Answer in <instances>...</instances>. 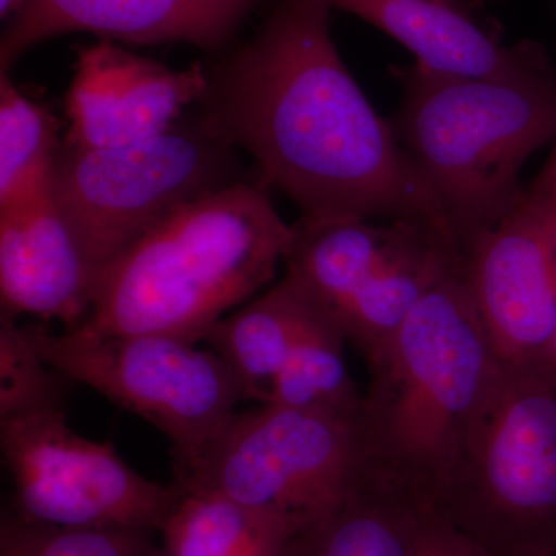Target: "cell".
<instances>
[{
    "label": "cell",
    "mask_w": 556,
    "mask_h": 556,
    "mask_svg": "<svg viewBox=\"0 0 556 556\" xmlns=\"http://www.w3.org/2000/svg\"><path fill=\"white\" fill-rule=\"evenodd\" d=\"M420 504L375 479L299 530L288 556H409Z\"/></svg>",
    "instance_id": "ac0fdd59"
},
{
    "label": "cell",
    "mask_w": 556,
    "mask_h": 556,
    "mask_svg": "<svg viewBox=\"0 0 556 556\" xmlns=\"http://www.w3.org/2000/svg\"><path fill=\"white\" fill-rule=\"evenodd\" d=\"M379 28L430 72L504 76L541 62L532 47H510L485 31L459 0H324Z\"/></svg>",
    "instance_id": "9a60e30c"
},
{
    "label": "cell",
    "mask_w": 556,
    "mask_h": 556,
    "mask_svg": "<svg viewBox=\"0 0 556 556\" xmlns=\"http://www.w3.org/2000/svg\"><path fill=\"white\" fill-rule=\"evenodd\" d=\"M233 150L203 119L138 144L61 148L53 200L94 277L179 207L243 181Z\"/></svg>",
    "instance_id": "52a82bcc"
},
{
    "label": "cell",
    "mask_w": 556,
    "mask_h": 556,
    "mask_svg": "<svg viewBox=\"0 0 556 556\" xmlns=\"http://www.w3.org/2000/svg\"><path fill=\"white\" fill-rule=\"evenodd\" d=\"M58 121L0 75V211L53 193Z\"/></svg>",
    "instance_id": "d6986e66"
},
{
    "label": "cell",
    "mask_w": 556,
    "mask_h": 556,
    "mask_svg": "<svg viewBox=\"0 0 556 556\" xmlns=\"http://www.w3.org/2000/svg\"><path fill=\"white\" fill-rule=\"evenodd\" d=\"M11 510L27 521L78 529L161 532L186 492L139 477L109 442L79 437L64 408L0 419Z\"/></svg>",
    "instance_id": "30bf717a"
},
{
    "label": "cell",
    "mask_w": 556,
    "mask_h": 556,
    "mask_svg": "<svg viewBox=\"0 0 556 556\" xmlns=\"http://www.w3.org/2000/svg\"><path fill=\"white\" fill-rule=\"evenodd\" d=\"M306 519L186 493L163 535V556H288Z\"/></svg>",
    "instance_id": "e0dca14e"
},
{
    "label": "cell",
    "mask_w": 556,
    "mask_h": 556,
    "mask_svg": "<svg viewBox=\"0 0 556 556\" xmlns=\"http://www.w3.org/2000/svg\"><path fill=\"white\" fill-rule=\"evenodd\" d=\"M459 2L466 3V0H459ZM466 5H467V3H466Z\"/></svg>",
    "instance_id": "4316f807"
},
{
    "label": "cell",
    "mask_w": 556,
    "mask_h": 556,
    "mask_svg": "<svg viewBox=\"0 0 556 556\" xmlns=\"http://www.w3.org/2000/svg\"><path fill=\"white\" fill-rule=\"evenodd\" d=\"M94 278L53 193L0 211L2 311L60 320L75 331L89 317Z\"/></svg>",
    "instance_id": "5bb4252c"
},
{
    "label": "cell",
    "mask_w": 556,
    "mask_h": 556,
    "mask_svg": "<svg viewBox=\"0 0 556 556\" xmlns=\"http://www.w3.org/2000/svg\"><path fill=\"white\" fill-rule=\"evenodd\" d=\"M283 262L371 364L417 303L463 265L464 252L426 223L300 218Z\"/></svg>",
    "instance_id": "ba28073f"
},
{
    "label": "cell",
    "mask_w": 556,
    "mask_h": 556,
    "mask_svg": "<svg viewBox=\"0 0 556 556\" xmlns=\"http://www.w3.org/2000/svg\"><path fill=\"white\" fill-rule=\"evenodd\" d=\"M28 0H0V17L11 20L16 16Z\"/></svg>",
    "instance_id": "d4e9b609"
},
{
    "label": "cell",
    "mask_w": 556,
    "mask_h": 556,
    "mask_svg": "<svg viewBox=\"0 0 556 556\" xmlns=\"http://www.w3.org/2000/svg\"><path fill=\"white\" fill-rule=\"evenodd\" d=\"M396 131L466 249L518 199L522 166L556 139V83L544 62L504 76L404 70Z\"/></svg>",
    "instance_id": "277c9868"
},
{
    "label": "cell",
    "mask_w": 556,
    "mask_h": 556,
    "mask_svg": "<svg viewBox=\"0 0 556 556\" xmlns=\"http://www.w3.org/2000/svg\"><path fill=\"white\" fill-rule=\"evenodd\" d=\"M39 356L73 382L159 428L170 442L174 481L199 468L208 450L251 401L248 388L225 358L170 336L53 334L25 325Z\"/></svg>",
    "instance_id": "8992f818"
},
{
    "label": "cell",
    "mask_w": 556,
    "mask_h": 556,
    "mask_svg": "<svg viewBox=\"0 0 556 556\" xmlns=\"http://www.w3.org/2000/svg\"><path fill=\"white\" fill-rule=\"evenodd\" d=\"M375 479L361 419L260 404L237 413L199 468L178 484L192 495L228 497L309 521Z\"/></svg>",
    "instance_id": "9c48e42d"
},
{
    "label": "cell",
    "mask_w": 556,
    "mask_h": 556,
    "mask_svg": "<svg viewBox=\"0 0 556 556\" xmlns=\"http://www.w3.org/2000/svg\"><path fill=\"white\" fill-rule=\"evenodd\" d=\"M345 342L338 321L325 317L292 348L270 382L265 404L361 419L364 396L348 375Z\"/></svg>",
    "instance_id": "ffe728a7"
},
{
    "label": "cell",
    "mask_w": 556,
    "mask_h": 556,
    "mask_svg": "<svg viewBox=\"0 0 556 556\" xmlns=\"http://www.w3.org/2000/svg\"><path fill=\"white\" fill-rule=\"evenodd\" d=\"M328 316L313 292L287 273L265 294L217 321L203 342L239 375L251 401L265 404L292 348Z\"/></svg>",
    "instance_id": "2e32d148"
},
{
    "label": "cell",
    "mask_w": 556,
    "mask_h": 556,
    "mask_svg": "<svg viewBox=\"0 0 556 556\" xmlns=\"http://www.w3.org/2000/svg\"><path fill=\"white\" fill-rule=\"evenodd\" d=\"M368 367L361 428L372 470L430 506L501 371L464 263L417 303Z\"/></svg>",
    "instance_id": "3957f363"
},
{
    "label": "cell",
    "mask_w": 556,
    "mask_h": 556,
    "mask_svg": "<svg viewBox=\"0 0 556 556\" xmlns=\"http://www.w3.org/2000/svg\"><path fill=\"white\" fill-rule=\"evenodd\" d=\"M427 507L492 556H556V372L501 368Z\"/></svg>",
    "instance_id": "5b68a950"
},
{
    "label": "cell",
    "mask_w": 556,
    "mask_h": 556,
    "mask_svg": "<svg viewBox=\"0 0 556 556\" xmlns=\"http://www.w3.org/2000/svg\"><path fill=\"white\" fill-rule=\"evenodd\" d=\"M0 556H163V548L149 530L47 526L9 510L0 522Z\"/></svg>",
    "instance_id": "44dd1931"
},
{
    "label": "cell",
    "mask_w": 556,
    "mask_h": 556,
    "mask_svg": "<svg viewBox=\"0 0 556 556\" xmlns=\"http://www.w3.org/2000/svg\"><path fill=\"white\" fill-rule=\"evenodd\" d=\"M538 367H543L548 369V371L556 372V329L554 338H552L551 345H548L546 353L543 354V357L536 362Z\"/></svg>",
    "instance_id": "484cf974"
},
{
    "label": "cell",
    "mask_w": 556,
    "mask_h": 556,
    "mask_svg": "<svg viewBox=\"0 0 556 556\" xmlns=\"http://www.w3.org/2000/svg\"><path fill=\"white\" fill-rule=\"evenodd\" d=\"M208 87L211 75L200 65L166 67L112 40L84 47L65 97V148H121L159 137Z\"/></svg>",
    "instance_id": "7c38bea8"
},
{
    "label": "cell",
    "mask_w": 556,
    "mask_h": 556,
    "mask_svg": "<svg viewBox=\"0 0 556 556\" xmlns=\"http://www.w3.org/2000/svg\"><path fill=\"white\" fill-rule=\"evenodd\" d=\"M329 10L324 0H283L211 76L201 119L244 150L302 218L408 219L456 241L396 129L340 58Z\"/></svg>",
    "instance_id": "6da1fadb"
},
{
    "label": "cell",
    "mask_w": 556,
    "mask_h": 556,
    "mask_svg": "<svg viewBox=\"0 0 556 556\" xmlns=\"http://www.w3.org/2000/svg\"><path fill=\"white\" fill-rule=\"evenodd\" d=\"M255 0H28L0 42L9 73L25 51L72 31L129 43L214 47L236 30Z\"/></svg>",
    "instance_id": "4fadbf2b"
},
{
    "label": "cell",
    "mask_w": 556,
    "mask_h": 556,
    "mask_svg": "<svg viewBox=\"0 0 556 556\" xmlns=\"http://www.w3.org/2000/svg\"><path fill=\"white\" fill-rule=\"evenodd\" d=\"M14 318L0 311V419L64 408L68 379L39 356Z\"/></svg>",
    "instance_id": "7402d4cb"
},
{
    "label": "cell",
    "mask_w": 556,
    "mask_h": 556,
    "mask_svg": "<svg viewBox=\"0 0 556 556\" xmlns=\"http://www.w3.org/2000/svg\"><path fill=\"white\" fill-rule=\"evenodd\" d=\"M291 240L292 226L262 186L240 181L215 190L179 207L101 269L78 331L203 342L225 313L268 287Z\"/></svg>",
    "instance_id": "7a4b0ae2"
},
{
    "label": "cell",
    "mask_w": 556,
    "mask_h": 556,
    "mask_svg": "<svg viewBox=\"0 0 556 556\" xmlns=\"http://www.w3.org/2000/svg\"><path fill=\"white\" fill-rule=\"evenodd\" d=\"M464 277L497 365H535L556 329V219L529 190L468 244Z\"/></svg>",
    "instance_id": "8fae6325"
},
{
    "label": "cell",
    "mask_w": 556,
    "mask_h": 556,
    "mask_svg": "<svg viewBox=\"0 0 556 556\" xmlns=\"http://www.w3.org/2000/svg\"><path fill=\"white\" fill-rule=\"evenodd\" d=\"M538 201L541 206L546 208L548 214L556 219V144L551 159H548L546 166L538 175L532 188L527 189Z\"/></svg>",
    "instance_id": "cb8c5ba5"
},
{
    "label": "cell",
    "mask_w": 556,
    "mask_h": 556,
    "mask_svg": "<svg viewBox=\"0 0 556 556\" xmlns=\"http://www.w3.org/2000/svg\"><path fill=\"white\" fill-rule=\"evenodd\" d=\"M409 556H492L433 508L419 506Z\"/></svg>",
    "instance_id": "603a6c76"
}]
</instances>
